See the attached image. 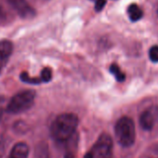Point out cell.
Here are the masks:
<instances>
[{
    "label": "cell",
    "mask_w": 158,
    "mask_h": 158,
    "mask_svg": "<svg viewBox=\"0 0 158 158\" xmlns=\"http://www.w3.org/2000/svg\"><path fill=\"white\" fill-rule=\"evenodd\" d=\"M77 126L78 117L74 114H61L51 124V136L59 142H65L74 135Z\"/></svg>",
    "instance_id": "1"
},
{
    "label": "cell",
    "mask_w": 158,
    "mask_h": 158,
    "mask_svg": "<svg viewBox=\"0 0 158 158\" xmlns=\"http://www.w3.org/2000/svg\"><path fill=\"white\" fill-rule=\"evenodd\" d=\"M114 133L118 143L123 147H130L136 139L135 124L130 117L123 116L115 124Z\"/></svg>",
    "instance_id": "2"
},
{
    "label": "cell",
    "mask_w": 158,
    "mask_h": 158,
    "mask_svg": "<svg viewBox=\"0 0 158 158\" xmlns=\"http://www.w3.org/2000/svg\"><path fill=\"white\" fill-rule=\"evenodd\" d=\"M35 92L31 89L20 91L14 95L8 102L6 111L10 114H21L29 110L35 102Z\"/></svg>",
    "instance_id": "3"
},
{
    "label": "cell",
    "mask_w": 158,
    "mask_h": 158,
    "mask_svg": "<svg viewBox=\"0 0 158 158\" xmlns=\"http://www.w3.org/2000/svg\"><path fill=\"white\" fill-rule=\"evenodd\" d=\"M90 152L93 158H112L113 139L107 133H102L95 142Z\"/></svg>",
    "instance_id": "4"
},
{
    "label": "cell",
    "mask_w": 158,
    "mask_h": 158,
    "mask_svg": "<svg viewBox=\"0 0 158 158\" xmlns=\"http://www.w3.org/2000/svg\"><path fill=\"white\" fill-rule=\"evenodd\" d=\"M158 120V105H153L146 109L139 116V125L142 129L150 131Z\"/></svg>",
    "instance_id": "5"
},
{
    "label": "cell",
    "mask_w": 158,
    "mask_h": 158,
    "mask_svg": "<svg viewBox=\"0 0 158 158\" xmlns=\"http://www.w3.org/2000/svg\"><path fill=\"white\" fill-rule=\"evenodd\" d=\"M11 8L23 19H31L35 16V10L27 2V0H8Z\"/></svg>",
    "instance_id": "6"
},
{
    "label": "cell",
    "mask_w": 158,
    "mask_h": 158,
    "mask_svg": "<svg viewBox=\"0 0 158 158\" xmlns=\"http://www.w3.org/2000/svg\"><path fill=\"white\" fill-rule=\"evenodd\" d=\"M13 50V45L9 40L0 41V72L7 64Z\"/></svg>",
    "instance_id": "7"
},
{
    "label": "cell",
    "mask_w": 158,
    "mask_h": 158,
    "mask_svg": "<svg viewBox=\"0 0 158 158\" xmlns=\"http://www.w3.org/2000/svg\"><path fill=\"white\" fill-rule=\"evenodd\" d=\"M29 154V147L25 142L16 143L10 154L9 158H27Z\"/></svg>",
    "instance_id": "8"
},
{
    "label": "cell",
    "mask_w": 158,
    "mask_h": 158,
    "mask_svg": "<svg viewBox=\"0 0 158 158\" xmlns=\"http://www.w3.org/2000/svg\"><path fill=\"white\" fill-rule=\"evenodd\" d=\"M34 158H50L48 146L46 142H39L35 146Z\"/></svg>",
    "instance_id": "9"
},
{
    "label": "cell",
    "mask_w": 158,
    "mask_h": 158,
    "mask_svg": "<svg viewBox=\"0 0 158 158\" xmlns=\"http://www.w3.org/2000/svg\"><path fill=\"white\" fill-rule=\"evenodd\" d=\"M127 14L132 22H138L143 16V11L137 4H131L127 8Z\"/></svg>",
    "instance_id": "10"
},
{
    "label": "cell",
    "mask_w": 158,
    "mask_h": 158,
    "mask_svg": "<svg viewBox=\"0 0 158 158\" xmlns=\"http://www.w3.org/2000/svg\"><path fill=\"white\" fill-rule=\"evenodd\" d=\"M110 72L114 75L115 79L118 81V82H123L125 81L126 79V75L125 73L121 71L120 67L116 64V63H113L111 66H110Z\"/></svg>",
    "instance_id": "11"
},
{
    "label": "cell",
    "mask_w": 158,
    "mask_h": 158,
    "mask_svg": "<svg viewBox=\"0 0 158 158\" xmlns=\"http://www.w3.org/2000/svg\"><path fill=\"white\" fill-rule=\"evenodd\" d=\"M22 81L24 83H28V84H34V85H37L40 84L42 82L41 78H37V77H30L29 74L26 72H23L20 75Z\"/></svg>",
    "instance_id": "12"
},
{
    "label": "cell",
    "mask_w": 158,
    "mask_h": 158,
    "mask_svg": "<svg viewBox=\"0 0 158 158\" xmlns=\"http://www.w3.org/2000/svg\"><path fill=\"white\" fill-rule=\"evenodd\" d=\"M52 79V71L50 68L48 67H45L42 71H41V80L42 82H49Z\"/></svg>",
    "instance_id": "13"
},
{
    "label": "cell",
    "mask_w": 158,
    "mask_h": 158,
    "mask_svg": "<svg viewBox=\"0 0 158 158\" xmlns=\"http://www.w3.org/2000/svg\"><path fill=\"white\" fill-rule=\"evenodd\" d=\"M149 57L152 62H158V46H152L150 48Z\"/></svg>",
    "instance_id": "14"
},
{
    "label": "cell",
    "mask_w": 158,
    "mask_h": 158,
    "mask_svg": "<svg viewBox=\"0 0 158 158\" xmlns=\"http://www.w3.org/2000/svg\"><path fill=\"white\" fill-rule=\"evenodd\" d=\"M106 5V0H95V10L96 11H101Z\"/></svg>",
    "instance_id": "15"
},
{
    "label": "cell",
    "mask_w": 158,
    "mask_h": 158,
    "mask_svg": "<svg viewBox=\"0 0 158 158\" xmlns=\"http://www.w3.org/2000/svg\"><path fill=\"white\" fill-rule=\"evenodd\" d=\"M6 107H7V105L5 106V99L0 96V120H1L2 117H3Z\"/></svg>",
    "instance_id": "16"
},
{
    "label": "cell",
    "mask_w": 158,
    "mask_h": 158,
    "mask_svg": "<svg viewBox=\"0 0 158 158\" xmlns=\"http://www.w3.org/2000/svg\"><path fill=\"white\" fill-rule=\"evenodd\" d=\"M5 17V12H4V10H3V8L0 6V20L1 19H3Z\"/></svg>",
    "instance_id": "17"
},
{
    "label": "cell",
    "mask_w": 158,
    "mask_h": 158,
    "mask_svg": "<svg viewBox=\"0 0 158 158\" xmlns=\"http://www.w3.org/2000/svg\"><path fill=\"white\" fill-rule=\"evenodd\" d=\"M84 158H93V155H92V153L89 152H88V153L84 156Z\"/></svg>",
    "instance_id": "18"
},
{
    "label": "cell",
    "mask_w": 158,
    "mask_h": 158,
    "mask_svg": "<svg viewBox=\"0 0 158 158\" xmlns=\"http://www.w3.org/2000/svg\"><path fill=\"white\" fill-rule=\"evenodd\" d=\"M94 1H95V0H94Z\"/></svg>",
    "instance_id": "19"
}]
</instances>
